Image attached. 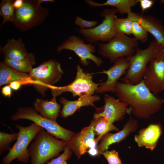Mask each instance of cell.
<instances>
[{
	"label": "cell",
	"mask_w": 164,
	"mask_h": 164,
	"mask_svg": "<svg viewBox=\"0 0 164 164\" xmlns=\"http://www.w3.org/2000/svg\"><path fill=\"white\" fill-rule=\"evenodd\" d=\"M120 101L127 104L131 114L141 119H149L161 109L162 99L152 93L143 79L132 84L118 82L114 92Z\"/></svg>",
	"instance_id": "obj_1"
},
{
	"label": "cell",
	"mask_w": 164,
	"mask_h": 164,
	"mask_svg": "<svg viewBox=\"0 0 164 164\" xmlns=\"http://www.w3.org/2000/svg\"><path fill=\"white\" fill-rule=\"evenodd\" d=\"M67 142L59 140L42 128L29 149L30 164H45L64 150Z\"/></svg>",
	"instance_id": "obj_2"
},
{
	"label": "cell",
	"mask_w": 164,
	"mask_h": 164,
	"mask_svg": "<svg viewBox=\"0 0 164 164\" xmlns=\"http://www.w3.org/2000/svg\"><path fill=\"white\" fill-rule=\"evenodd\" d=\"M164 51V46L155 39H153L148 47L144 49L137 47L133 55L126 57L129 66L123 82L132 84L139 83L143 79V75L149 63Z\"/></svg>",
	"instance_id": "obj_3"
},
{
	"label": "cell",
	"mask_w": 164,
	"mask_h": 164,
	"mask_svg": "<svg viewBox=\"0 0 164 164\" xmlns=\"http://www.w3.org/2000/svg\"><path fill=\"white\" fill-rule=\"evenodd\" d=\"M11 119L13 121L21 119L31 121L53 136L67 143L70 141L75 134L73 132L63 128L56 122L41 116L34 108L31 107H19L16 112L11 116Z\"/></svg>",
	"instance_id": "obj_4"
},
{
	"label": "cell",
	"mask_w": 164,
	"mask_h": 164,
	"mask_svg": "<svg viewBox=\"0 0 164 164\" xmlns=\"http://www.w3.org/2000/svg\"><path fill=\"white\" fill-rule=\"evenodd\" d=\"M15 127L19 131L18 138L8 153L3 158L2 164H11L15 159L23 163H27L30 157L28 147L42 128L34 123L26 127L19 124H16Z\"/></svg>",
	"instance_id": "obj_5"
},
{
	"label": "cell",
	"mask_w": 164,
	"mask_h": 164,
	"mask_svg": "<svg viewBox=\"0 0 164 164\" xmlns=\"http://www.w3.org/2000/svg\"><path fill=\"white\" fill-rule=\"evenodd\" d=\"M63 73L60 63L50 59L33 68L29 74L37 83L33 86L35 90L44 97L46 91L59 81Z\"/></svg>",
	"instance_id": "obj_6"
},
{
	"label": "cell",
	"mask_w": 164,
	"mask_h": 164,
	"mask_svg": "<svg viewBox=\"0 0 164 164\" xmlns=\"http://www.w3.org/2000/svg\"><path fill=\"white\" fill-rule=\"evenodd\" d=\"M138 45V40L134 37L125 34H117L107 43H99L97 51L99 54L108 58L113 63L118 58L134 55Z\"/></svg>",
	"instance_id": "obj_7"
},
{
	"label": "cell",
	"mask_w": 164,
	"mask_h": 164,
	"mask_svg": "<svg viewBox=\"0 0 164 164\" xmlns=\"http://www.w3.org/2000/svg\"><path fill=\"white\" fill-rule=\"evenodd\" d=\"M118 12L115 8H108L101 11L100 15L104 17L99 25L91 29H76L86 41L93 44L102 42H108L117 35L113 27V20Z\"/></svg>",
	"instance_id": "obj_8"
},
{
	"label": "cell",
	"mask_w": 164,
	"mask_h": 164,
	"mask_svg": "<svg viewBox=\"0 0 164 164\" xmlns=\"http://www.w3.org/2000/svg\"><path fill=\"white\" fill-rule=\"evenodd\" d=\"M77 71L75 78L70 84L62 87L53 86L50 89L53 96L56 97L66 92H71L73 96L79 98L93 95L100 85L92 80V75L84 71L80 66H77Z\"/></svg>",
	"instance_id": "obj_9"
},
{
	"label": "cell",
	"mask_w": 164,
	"mask_h": 164,
	"mask_svg": "<svg viewBox=\"0 0 164 164\" xmlns=\"http://www.w3.org/2000/svg\"><path fill=\"white\" fill-rule=\"evenodd\" d=\"M96 47L94 44L85 43L80 37L72 35L57 47L56 52L60 53L64 50L72 51L80 58V63L83 66H88L89 65L88 60H91L97 67H100L103 61L100 58L93 54L96 51Z\"/></svg>",
	"instance_id": "obj_10"
},
{
	"label": "cell",
	"mask_w": 164,
	"mask_h": 164,
	"mask_svg": "<svg viewBox=\"0 0 164 164\" xmlns=\"http://www.w3.org/2000/svg\"><path fill=\"white\" fill-rule=\"evenodd\" d=\"M145 84L153 94L163 91L164 85V51L149 63L143 75Z\"/></svg>",
	"instance_id": "obj_11"
},
{
	"label": "cell",
	"mask_w": 164,
	"mask_h": 164,
	"mask_svg": "<svg viewBox=\"0 0 164 164\" xmlns=\"http://www.w3.org/2000/svg\"><path fill=\"white\" fill-rule=\"evenodd\" d=\"M104 101V105L99 109V111L94 114V118L103 117L109 123L113 124L115 121L122 120L126 114H131L128 105L118 99L105 94Z\"/></svg>",
	"instance_id": "obj_12"
},
{
	"label": "cell",
	"mask_w": 164,
	"mask_h": 164,
	"mask_svg": "<svg viewBox=\"0 0 164 164\" xmlns=\"http://www.w3.org/2000/svg\"><path fill=\"white\" fill-rule=\"evenodd\" d=\"M95 122V120L94 118L88 126L75 134L67 143V147L78 158L85 154L89 148H95L97 145L94 132Z\"/></svg>",
	"instance_id": "obj_13"
},
{
	"label": "cell",
	"mask_w": 164,
	"mask_h": 164,
	"mask_svg": "<svg viewBox=\"0 0 164 164\" xmlns=\"http://www.w3.org/2000/svg\"><path fill=\"white\" fill-rule=\"evenodd\" d=\"M114 64L108 69L98 72L106 74L107 80L100 83L95 92L103 94L106 92L114 93L118 80L126 73L129 66V62L126 57H121L116 60Z\"/></svg>",
	"instance_id": "obj_14"
},
{
	"label": "cell",
	"mask_w": 164,
	"mask_h": 164,
	"mask_svg": "<svg viewBox=\"0 0 164 164\" xmlns=\"http://www.w3.org/2000/svg\"><path fill=\"white\" fill-rule=\"evenodd\" d=\"M138 128L137 120L130 116L121 130L115 133L108 132L105 135L96 148L97 157L99 158L104 151L107 150L111 145L119 143L125 140L131 133L136 131Z\"/></svg>",
	"instance_id": "obj_15"
},
{
	"label": "cell",
	"mask_w": 164,
	"mask_h": 164,
	"mask_svg": "<svg viewBox=\"0 0 164 164\" xmlns=\"http://www.w3.org/2000/svg\"><path fill=\"white\" fill-rule=\"evenodd\" d=\"M162 133V128L160 123L150 124L135 135L134 141L138 147L153 151L156 148Z\"/></svg>",
	"instance_id": "obj_16"
},
{
	"label": "cell",
	"mask_w": 164,
	"mask_h": 164,
	"mask_svg": "<svg viewBox=\"0 0 164 164\" xmlns=\"http://www.w3.org/2000/svg\"><path fill=\"white\" fill-rule=\"evenodd\" d=\"M127 17L133 21L138 22L164 46V27L160 21L151 16L132 12L128 15Z\"/></svg>",
	"instance_id": "obj_17"
},
{
	"label": "cell",
	"mask_w": 164,
	"mask_h": 164,
	"mask_svg": "<svg viewBox=\"0 0 164 164\" xmlns=\"http://www.w3.org/2000/svg\"><path fill=\"white\" fill-rule=\"evenodd\" d=\"M2 51L4 59L23 60L34 56L32 53L28 52L21 38L8 40L2 48Z\"/></svg>",
	"instance_id": "obj_18"
},
{
	"label": "cell",
	"mask_w": 164,
	"mask_h": 164,
	"mask_svg": "<svg viewBox=\"0 0 164 164\" xmlns=\"http://www.w3.org/2000/svg\"><path fill=\"white\" fill-rule=\"evenodd\" d=\"M100 99L97 95L79 98L77 100L71 101L64 97H61L59 102L63 105V108L60 114L64 118L72 115L79 109L83 106H93L94 103Z\"/></svg>",
	"instance_id": "obj_19"
},
{
	"label": "cell",
	"mask_w": 164,
	"mask_h": 164,
	"mask_svg": "<svg viewBox=\"0 0 164 164\" xmlns=\"http://www.w3.org/2000/svg\"><path fill=\"white\" fill-rule=\"evenodd\" d=\"M33 104L34 109L41 116L56 122L61 111V105L57 102L56 97L53 96L49 101L37 98Z\"/></svg>",
	"instance_id": "obj_20"
},
{
	"label": "cell",
	"mask_w": 164,
	"mask_h": 164,
	"mask_svg": "<svg viewBox=\"0 0 164 164\" xmlns=\"http://www.w3.org/2000/svg\"><path fill=\"white\" fill-rule=\"evenodd\" d=\"M17 80L26 82L28 85H34L37 83L34 80L29 74L19 72L6 65L3 62H0V86Z\"/></svg>",
	"instance_id": "obj_21"
},
{
	"label": "cell",
	"mask_w": 164,
	"mask_h": 164,
	"mask_svg": "<svg viewBox=\"0 0 164 164\" xmlns=\"http://www.w3.org/2000/svg\"><path fill=\"white\" fill-rule=\"evenodd\" d=\"M139 0H107L100 3L91 0H85L86 3L93 7H101L105 6L114 7L119 14L127 15L132 12L131 8L138 2Z\"/></svg>",
	"instance_id": "obj_22"
},
{
	"label": "cell",
	"mask_w": 164,
	"mask_h": 164,
	"mask_svg": "<svg viewBox=\"0 0 164 164\" xmlns=\"http://www.w3.org/2000/svg\"><path fill=\"white\" fill-rule=\"evenodd\" d=\"M39 8L37 5L34 7L30 3L24 2L23 5L16 10L15 16L16 22L15 23L26 25L31 23L36 17V11Z\"/></svg>",
	"instance_id": "obj_23"
},
{
	"label": "cell",
	"mask_w": 164,
	"mask_h": 164,
	"mask_svg": "<svg viewBox=\"0 0 164 164\" xmlns=\"http://www.w3.org/2000/svg\"><path fill=\"white\" fill-rule=\"evenodd\" d=\"M94 119L95 122L94 128V134L97 135V137L95 139L96 144L105 135L109 132L111 131H120L119 128L115 127L113 124L109 123L103 117Z\"/></svg>",
	"instance_id": "obj_24"
},
{
	"label": "cell",
	"mask_w": 164,
	"mask_h": 164,
	"mask_svg": "<svg viewBox=\"0 0 164 164\" xmlns=\"http://www.w3.org/2000/svg\"><path fill=\"white\" fill-rule=\"evenodd\" d=\"M3 62L8 66L19 72L29 74L36 63L34 56L23 60L4 59Z\"/></svg>",
	"instance_id": "obj_25"
},
{
	"label": "cell",
	"mask_w": 164,
	"mask_h": 164,
	"mask_svg": "<svg viewBox=\"0 0 164 164\" xmlns=\"http://www.w3.org/2000/svg\"><path fill=\"white\" fill-rule=\"evenodd\" d=\"M133 21L127 17L120 18L115 15L113 20V27L117 34H125L127 36L132 34Z\"/></svg>",
	"instance_id": "obj_26"
},
{
	"label": "cell",
	"mask_w": 164,
	"mask_h": 164,
	"mask_svg": "<svg viewBox=\"0 0 164 164\" xmlns=\"http://www.w3.org/2000/svg\"><path fill=\"white\" fill-rule=\"evenodd\" d=\"M14 9L12 2L9 0H2L0 3V15L3 18L0 27L6 22L15 23L16 20L14 14Z\"/></svg>",
	"instance_id": "obj_27"
},
{
	"label": "cell",
	"mask_w": 164,
	"mask_h": 164,
	"mask_svg": "<svg viewBox=\"0 0 164 164\" xmlns=\"http://www.w3.org/2000/svg\"><path fill=\"white\" fill-rule=\"evenodd\" d=\"M19 133H14L11 134L0 132V154L3 152L9 151L10 149V145L13 141L17 140L18 136Z\"/></svg>",
	"instance_id": "obj_28"
},
{
	"label": "cell",
	"mask_w": 164,
	"mask_h": 164,
	"mask_svg": "<svg viewBox=\"0 0 164 164\" xmlns=\"http://www.w3.org/2000/svg\"><path fill=\"white\" fill-rule=\"evenodd\" d=\"M132 34L137 40L143 43L145 42L148 39V32L137 21H133Z\"/></svg>",
	"instance_id": "obj_29"
},
{
	"label": "cell",
	"mask_w": 164,
	"mask_h": 164,
	"mask_svg": "<svg viewBox=\"0 0 164 164\" xmlns=\"http://www.w3.org/2000/svg\"><path fill=\"white\" fill-rule=\"evenodd\" d=\"M102 154L107 160L108 164H123L119 157L118 152L114 150H106Z\"/></svg>",
	"instance_id": "obj_30"
},
{
	"label": "cell",
	"mask_w": 164,
	"mask_h": 164,
	"mask_svg": "<svg viewBox=\"0 0 164 164\" xmlns=\"http://www.w3.org/2000/svg\"><path fill=\"white\" fill-rule=\"evenodd\" d=\"M76 25L80 27V29H91L96 26L97 24V21H88L83 19L77 16L74 20Z\"/></svg>",
	"instance_id": "obj_31"
},
{
	"label": "cell",
	"mask_w": 164,
	"mask_h": 164,
	"mask_svg": "<svg viewBox=\"0 0 164 164\" xmlns=\"http://www.w3.org/2000/svg\"><path fill=\"white\" fill-rule=\"evenodd\" d=\"M72 155V151L67 145L65 147L63 152L57 158L53 159L46 164H61L63 161L69 159Z\"/></svg>",
	"instance_id": "obj_32"
},
{
	"label": "cell",
	"mask_w": 164,
	"mask_h": 164,
	"mask_svg": "<svg viewBox=\"0 0 164 164\" xmlns=\"http://www.w3.org/2000/svg\"><path fill=\"white\" fill-rule=\"evenodd\" d=\"M142 12L150 8L153 5L154 1L152 0H139Z\"/></svg>",
	"instance_id": "obj_33"
},
{
	"label": "cell",
	"mask_w": 164,
	"mask_h": 164,
	"mask_svg": "<svg viewBox=\"0 0 164 164\" xmlns=\"http://www.w3.org/2000/svg\"><path fill=\"white\" fill-rule=\"evenodd\" d=\"M9 85L12 90L15 91L18 90L22 85H28L26 82L22 80H17L12 82Z\"/></svg>",
	"instance_id": "obj_34"
},
{
	"label": "cell",
	"mask_w": 164,
	"mask_h": 164,
	"mask_svg": "<svg viewBox=\"0 0 164 164\" xmlns=\"http://www.w3.org/2000/svg\"><path fill=\"white\" fill-rule=\"evenodd\" d=\"M12 90L9 84L6 85L2 87L1 93L4 96L10 97L12 94Z\"/></svg>",
	"instance_id": "obj_35"
},
{
	"label": "cell",
	"mask_w": 164,
	"mask_h": 164,
	"mask_svg": "<svg viewBox=\"0 0 164 164\" xmlns=\"http://www.w3.org/2000/svg\"><path fill=\"white\" fill-rule=\"evenodd\" d=\"M24 2L23 0H16L12 3L13 6L14 8L17 9L23 5Z\"/></svg>",
	"instance_id": "obj_36"
},
{
	"label": "cell",
	"mask_w": 164,
	"mask_h": 164,
	"mask_svg": "<svg viewBox=\"0 0 164 164\" xmlns=\"http://www.w3.org/2000/svg\"><path fill=\"white\" fill-rule=\"evenodd\" d=\"M88 152L90 155L93 156L97 155V151L95 148L90 149L88 151Z\"/></svg>",
	"instance_id": "obj_37"
},
{
	"label": "cell",
	"mask_w": 164,
	"mask_h": 164,
	"mask_svg": "<svg viewBox=\"0 0 164 164\" xmlns=\"http://www.w3.org/2000/svg\"><path fill=\"white\" fill-rule=\"evenodd\" d=\"M54 1L53 0H38L36 3L37 7H39L41 3L42 2H54Z\"/></svg>",
	"instance_id": "obj_38"
},
{
	"label": "cell",
	"mask_w": 164,
	"mask_h": 164,
	"mask_svg": "<svg viewBox=\"0 0 164 164\" xmlns=\"http://www.w3.org/2000/svg\"><path fill=\"white\" fill-rule=\"evenodd\" d=\"M163 90L164 91V85L163 87ZM162 104L164 103V99H162Z\"/></svg>",
	"instance_id": "obj_39"
},
{
	"label": "cell",
	"mask_w": 164,
	"mask_h": 164,
	"mask_svg": "<svg viewBox=\"0 0 164 164\" xmlns=\"http://www.w3.org/2000/svg\"><path fill=\"white\" fill-rule=\"evenodd\" d=\"M61 164H67L66 161H63Z\"/></svg>",
	"instance_id": "obj_40"
}]
</instances>
